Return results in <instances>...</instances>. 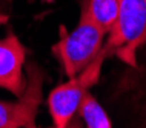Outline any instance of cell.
Wrapping results in <instances>:
<instances>
[{"mask_svg": "<svg viewBox=\"0 0 146 128\" xmlns=\"http://www.w3.org/2000/svg\"><path fill=\"white\" fill-rule=\"evenodd\" d=\"M106 31L96 22L88 9V3L83 2L82 14L77 26L71 33L65 26H60V40L52 45V54L68 77L77 76L83 68L92 62L103 48Z\"/></svg>", "mask_w": 146, "mask_h": 128, "instance_id": "obj_1", "label": "cell"}, {"mask_svg": "<svg viewBox=\"0 0 146 128\" xmlns=\"http://www.w3.org/2000/svg\"><path fill=\"white\" fill-rule=\"evenodd\" d=\"M111 56V51L105 46L100 50L97 57L89 62L77 76L69 77L68 82L57 85L48 96V110L51 114V121L56 128H66L71 119L77 113V107L86 91L91 90L100 79V73L106 57Z\"/></svg>", "mask_w": 146, "mask_h": 128, "instance_id": "obj_2", "label": "cell"}, {"mask_svg": "<svg viewBox=\"0 0 146 128\" xmlns=\"http://www.w3.org/2000/svg\"><path fill=\"white\" fill-rule=\"evenodd\" d=\"M105 46L128 63L134 65L137 46L146 39V2L117 0V13L108 31Z\"/></svg>", "mask_w": 146, "mask_h": 128, "instance_id": "obj_3", "label": "cell"}, {"mask_svg": "<svg viewBox=\"0 0 146 128\" xmlns=\"http://www.w3.org/2000/svg\"><path fill=\"white\" fill-rule=\"evenodd\" d=\"M45 73L35 62L26 63V85L17 102L0 101V128H34L43 97Z\"/></svg>", "mask_w": 146, "mask_h": 128, "instance_id": "obj_4", "label": "cell"}, {"mask_svg": "<svg viewBox=\"0 0 146 128\" xmlns=\"http://www.w3.org/2000/svg\"><path fill=\"white\" fill-rule=\"evenodd\" d=\"M26 59V48L14 33H8L0 39V88L22 96L26 85L23 66Z\"/></svg>", "mask_w": 146, "mask_h": 128, "instance_id": "obj_5", "label": "cell"}, {"mask_svg": "<svg viewBox=\"0 0 146 128\" xmlns=\"http://www.w3.org/2000/svg\"><path fill=\"white\" fill-rule=\"evenodd\" d=\"M88 128H111L112 121L108 117L103 107L89 91H86L77 107V113Z\"/></svg>", "mask_w": 146, "mask_h": 128, "instance_id": "obj_6", "label": "cell"}, {"mask_svg": "<svg viewBox=\"0 0 146 128\" xmlns=\"http://www.w3.org/2000/svg\"><path fill=\"white\" fill-rule=\"evenodd\" d=\"M88 9L96 22L108 33L117 13V0H86Z\"/></svg>", "mask_w": 146, "mask_h": 128, "instance_id": "obj_7", "label": "cell"}, {"mask_svg": "<svg viewBox=\"0 0 146 128\" xmlns=\"http://www.w3.org/2000/svg\"><path fill=\"white\" fill-rule=\"evenodd\" d=\"M8 20V17H6V15H3L2 13H0V25H2V23H5Z\"/></svg>", "mask_w": 146, "mask_h": 128, "instance_id": "obj_8", "label": "cell"}, {"mask_svg": "<svg viewBox=\"0 0 146 128\" xmlns=\"http://www.w3.org/2000/svg\"><path fill=\"white\" fill-rule=\"evenodd\" d=\"M145 2H146V0H145Z\"/></svg>", "mask_w": 146, "mask_h": 128, "instance_id": "obj_9", "label": "cell"}]
</instances>
